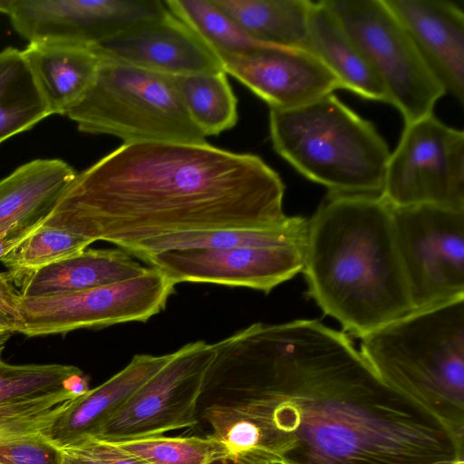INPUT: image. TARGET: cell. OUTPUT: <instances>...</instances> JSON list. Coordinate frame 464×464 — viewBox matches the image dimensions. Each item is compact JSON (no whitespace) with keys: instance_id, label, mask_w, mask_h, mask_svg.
I'll return each mask as SVG.
<instances>
[{"instance_id":"6da1fadb","label":"cell","mask_w":464,"mask_h":464,"mask_svg":"<svg viewBox=\"0 0 464 464\" xmlns=\"http://www.w3.org/2000/svg\"><path fill=\"white\" fill-rule=\"evenodd\" d=\"M286 464H464V437L385 383L316 319L249 325Z\"/></svg>"},{"instance_id":"7a4b0ae2","label":"cell","mask_w":464,"mask_h":464,"mask_svg":"<svg viewBox=\"0 0 464 464\" xmlns=\"http://www.w3.org/2000/svg\"><path fill=\"white\" fill-rule=\"evenodd\" d=\"M284 195L255 154L207 141L122 143L76 174L43 226L126 250L174 233L281 224Z\"/></svg>"},{"instance_id":"3957f363","label":"cell","mask_w":464,"mask_h":464,"mask_svg":"<svg viewBox=\"0 0 464 464\" xmlns=\"http://www.w3.org/2000/svg\"><path fill=\"white\" fill-rule=\"evenodd\" d=\"M306 295L356 337L413 311L392 208L380 196L328 192L308 220Z\"/></svg>"},{"instance_id":"277c9868","label":"cell","mask_w":464,"mask_h":464,"mask_svg":"<svg viewBox=\"0 0 464 464\" xmlns=\"http://www.w3.org/2000/svg\"><path fill=\"white\" fill-rule=\"evenodd\" d=\"M360 353L385 383L464 437V298L363 335Z\"/></svg>"},{"instance_id":"5b68a950","label":"cell","mask_w":464,"mask_h":464,"mask_svg":"<svg viewBox=\"0 0 464 464\" xmlns=\"http://www.w3.org/2000/svg\"><path fill=\"white\" fill-rule=\"evenodd\" d=\"M269 133L274 150L328 192L381 194L388 144L334 93L294 109H270Z\"/></svg>"},{"instance_id":"8992f818","label":"cell","mask_w":464,"mask_h":464,"mask_svg":"<svg viewBox=\"0 0 464 464\" xmlns=\"http://www.w3.org/2000/svg\"><path fill=\"white\" fill-rule=\"evenodd\" d=\"M99 57L94 82L66 114L81 131L123 143L206 141L173 76Z\"/></svg>"},{"instance_id":"52a82bcc","label":"cell","mask_w":464,"mask_h":464,"mask_svg":"<svg viewBox=\"0 0 464 464\" xmlns=\"http://www.w3.org/2000/svg\"><path fill=\"white\" fill-rule=\"evenodd\" d=\"M410 123L433 114L447 92L384 0H325Z\"/></svg>"},{"instance_id":"ba28073f","label":"cell","mask_w":464,"mask_h":464,"mask_svg":"<svg viewBox=\"0 0 464 464\" xmlns=\"http://www.w3.org/2000/svg\"><path fill=\"white\" fill-rule=\"evenodd\" d=\"M380 196L392 208L432 205L464 211V132L433 114L405 124Z\"/></svg>"},{"instance_id":"9c48e42d","label":"cell","mask_w":464,"mask_h":464,"mask_svg":"<svg viewBox=\"0 0 464 464\" xmlns=\"http://www.w3.org/2000/svg\"><path fill=\"white\" fill-rule=\"evenodd\" d=\"M392 216L413 311L464 298V211L417 205Z\"/></svg>"},{"instance_id":"30bf717a","label":"cell","mask_w":464,"mask_h":464,"mask_svg":"<svg viewBox=\"0 0 464 464\" xmlns=\"http://www.w3.org/2000/svg\"><path fill=\"white\" fill-rule=\"evenodd\" d=\"M175 285L161 271L150 266L136 277L81 292L21 295L17 333L33 337L146 322L165 308Z\"/></svg>"},{"instance_id":"8fae6325","label":"cell","mask_w":464,"mask_h":464,"mask_svg":"<svg viewBox=\"0 0 464 464\" xmlns=\"http://www.w3.org/2000/svg\"><path fill=\"white\" fill-rule=\"evenodd\" d=\"M214 354L213 343L205 341L189 343L172 353L171 359L92 438L114 441L197 426L198 402Z\"/></svg>"},{"instance_id":"7c38bea8","label":"cell","mask_w":464,"mask_h":464,"mask_svg":"<svg viewBox=\"0 0 464 464\" xmlns=\"http://www.w3.org/2000/svg\"><path fill=\"white\" fill-rule=\"evenodd\" d=\"M167 12L160 0H10L6 14L29 43L95 45Z\"/></svg>"},{"instance_id":"4fadbf2b","label":"cell","mask_w":464,"mask_h":464,"mask_svg":"<svg viewBox=\"0 0 464 464\" xmlns=\"http://www.w3.org/2000/svg\"><path fill=\"white\" fill-rule=\"evenodd\" d=\"M306 240L272 247L187 248L140 257L175 285L211 283L268 294L302 272Z\"/></svg>"},{"instance_id":"5bb4252c","label":"cell","mask_w":464,"mask_h":464,"mask_svg":"<svg viewBox=\"0 0 464 464\" xmlns=\"http://www.w3.org/2000/svg\"><path fill=\"white\" fill-rule=\"evenodd\" d=\"M219 60L226 74L236 78L270 109L301 107L343 89L326 65L305 49L259 44Z\"/></svg>"},{"instance_id":"9a60e30c","label":"cell","mask_w":464,"mask_h":464,"mask_svg":"<svg viewBox=\"0 0 464 464\" xmlns=\"http://www.w3.org/2000/svg\"><path fill=\"white\" fill-rule=\"evenodd\" d=\"M92 47L102 57L169 76L223 71L212 49L169 11Z\"/></svg>"},{"instance_id":"2e32d148","label":"cell","mask_w":464,"mask_h":464,"mask_svg":"<svg viewBox=\"0 0 464 464\" xmlns=\"http://www.w3.org/2000/svg\"><path fill=\"white\" fill-rule=\"evenodd\" d=\"M404 25L426 63L464 102V14L447 0H384Z\"/></svg>"},{"instance_id":"e0dca14e","label":"cell","mask_w":464,"mask_h":464,"mask_svg":"<svg viewBox=\"0 0 464 464\" xmlns=\"http://www.w3.org/2000/svg\"><path fill=\"white\" fill-rule=\"evenodd\" d=\"M171 357L172 353L134 355L121 371L105 382L73 399L45 436L61 449L92 438Z\"/></svg>"},{"instance_id":"ac0fdd59","label":"cell","mask_w":464,"mask_h":464,"mask_svg":"<svg viewBox=\"0 0 464 464\" xmlns=\"http://www.w3.org/2000/svg\"><path fill=\"white\" fill-rule=\"evenodd\" d=\"M23 54L52 115H66L82 101L100 65L92 45L74 43H29Z\"/></svg>"},{"instance_id":"d6986e66","label":"cell","mask_w":464,"mask_h":464,"mask_svg":"<svg viewBox=\"0 0 464 464\" xmlns=\"http://www.w3.org/2000/svg\"><path fill=\"white\" fill-rule=\"evenodd\" d=\"M149 267L119 249H84L28 274L15 285L23 297H44L81 292L144 274Z\"/></svg>"},{"instance_id":"ffe728a7","label":"cell","mask_w":464,"mask_h":464,"mask_svg":"<svg viewBox=\"0 0 464 464\" xmlns=\"http://www.w3.org/2000/svg\"><path fill=\"white\" fill-rule=\"evenodd\" d=\"M305 50L317 56L343 89L362 98L388 103L387 91L325 0L313 2Z\"/></svg>"},{"instance_id":"44dd1931","label":"cell","mask_w":464,"mask_h":464,"mask_svg":"<svg viewBox=\"0 0 464 464\" xmlns=\"http://www.w3.org/2000/svg\"><path fill=\"white\" fill-rule=\"evenodd\" d=\"M58 159L34 160L0 180V233L19 222H42L76 176Z\"/></svg>"},{"instance_id":"7402d4cb","label":"cell","mask_w":464,"mask_h":464,"mask_svg":"<svg viewBox=\"0 0 464 464\" xmlns=\"http://www.w3.org/2000/svg\"><path fill=\"white\" fill-rule=\"evenodd\" d=\"M254 41L305 49L313 2L309 0H213Z\"/></svg>"},{"instance_id":"603a6c76","label":"cell","mask_w":464,"mask_h":464,"mask_svg":"<svg viewBox=\"0 0 464 464\" xmlns=\"http://www.w3.org/2000/svg\"><path fill=\"white\" fill-rule=\"evenodd\" d=\"M308 219L287 217L281 224L255 228L179 232L143 240L124 250L132 256L172 249L272 247L306 240Z\"/></svg>"},{"instance_id":"cb8c5ba5","label":"cell","mask_w":464,"mask_h":464,"mask_svg":"<svg viewBox=\"0 0 464 464\" xmlns=\"http://www.w3.org/2000/svg\"><path fill=\"white\" fill-rule=\"evenodd\" d=\"M52 115L23 51L0 52V144Z\"/></svg>"},{"instance_id":"d4e9b609","label":"cell","mask_w":464,"mask_h":464,"mask_svg":"<svg viewBox=\"0 0 464 464\" xmlns=\"http://www.w3.org/2000/svg\"><path fill=\"white\" fill-rule=\"evenodd\" d=\"M192 121L203 135H218L238 121L237 98L223 71L173 76Z\"/></svg>"},{"instance_id":"484cf974","label":"cell","mask_w":464,"mask_h":464,"mask_svg":"<svg viewBox=\"0 0 464 464\" xmlns=\"http://www.w3.org/2000/svg\"><path fill=\"white\" fill-rule=\"evenodd\" d=\"M63 388L80 397L90 390L89 378L73 365H16L0 359V405L37 398Z\"/></svg>"},{"instance_id":"4316f807","label":"cell","mask_w":464,"mask_h":464,"mask_svg":"<svg viewBox=\"0 0 464 464\" xmlns=\"http://www.w3.org/2000/svg\"><path fill=\"white\" fill-rule=\"evenodd\" d=\"M164 4L168 11L193 30L218 59L243 53L262 44L251 39L213 0H166Z\"/></svg>"},{"instance_id":"83f0119b","label":"cell","mask_w":464,"mask_h":464,"mask_svg":"<svg viewBox=\"0 0 464 464\" xmlns=\"http://www.w3.org/2000/svg\"><path fill=\"white\" fill-rule=\"evenodd\" d=\"M106 441L150 464H230L231 462V454L227 447L222 441L208 436L158 435Z\"/></svg>"},{"instance_id":"f1b7e54d","label":"cell","mask_w":464,"mask_h":464,"mask_svg":"<svg viewBox=\"0 0 464 464\" xmlns=\"http://www.w3.org/2000/svg\"><path fill=\"white\" fill-rule=\"evenodd\" d=\"M92 243L88 237L42 225L16 245L1 262L16 284L28 274L72 256Z\"/></svg>"},{"instance_id":"f546056e","label":"cell","mask_w":464,"mask_h":464,"mask_svg":"<svg viewBox=\"0 0 464 464\" xmlns=\"http://www.w3.org/2000/svg\"><path fill=\"white\" fill-rule=\"evenodd\" d=\"M76 397L69 389L0 405V440L44 433Z\"/></svg>"},{"instance_id":"4dcf8cb0","label":"cell","mask_w":464,"mask_h":464,"mask_svg":"<svg viewBox=\"0 0 464 464\" xmlns=\"http://www.w3.org/2000/svg\"><path fill=\"white\" fill-rule=\"evenodd\" d=\"M63 450L44 433L0 440V464H63Z\"/></svg>"},{"instance_id":"1f68e13d","label":"cell","mask_w":464,"mask_h":464,"mask_svg":"<svg viewBox=\"0 0 464 464\" xmlns=\"http://www.w3.org/2000/svg\"><path fill=\"white\" fill-rule=\"evenodd\" d=\"M62 450L88 464H150L111 442L94 438Z\"/></svg>"},{"instance_id":"d6a6232c","label":"cell","mask_w":464,"mask_h":464,"mask_svg":"<svg viewBox=\"0 0 464 464\" xmlns=\"http://www.w3.org/2000/svg\"><path fill=\"white\" fill-rule=\"evenodd\" d=\"M21 295L9 272H0V356L20 323Z\"/></svg>"},{"instance_id":"836d02e7","label":"cell","mask_w":464,"mask_h":464,"mask_svg":"<svg viewBox=\"0 0 464 464\" xmlns=\"http://www.w3.org/2000/svg\"><path fill=\"white\" fill-rule=\"evenodd\" d=\"M43 222H19L0 233V261L16 245L39 228Z\"/></svg>"},{"instance_id":"e575fe53","label":"cell","mask_w":464,"mask_h":464,"mask_svg":"<svg viewBox=\"0 0 464 464\" xmlns=\"http://www.w3.org/2000/svg\"><path fill=\"white\" fill-rule=\"evenodd\" d=\"M63 464H88L82 459L63 451Z\"/></svg>"},{"instance_id":"d590c367","label":"cell","mask_w":464,"mask_h":464,"mask_svg":"<svg viewBox=\"0 0 464 464\" xmlns=\"http://www.w3.org/2000/svg\"><path fill=\"white\" fill-rule=\"evenodd\" d=\"M10 0L0 1V12L6 14Z\"/></svg>"},{"instance_id":"8d00e7d4","label":"cell","mask_w":464,"mask_h":464,"mask_svg":"<svg viewBox=\"0 0 464 464\" xmlns=\"http://www.w3.org/2000/svg\"><path fill=\"white\" fill-rule=\"evenodd\" d=\"M221 464H229V463H221Z\"/></svg>"},{"instance_id":"74e56055","label":"cell","mask_w":464,"mask_h":464,"mask_svg":"<svg viewBox=\"0 0 464 464\" xmlns=\"http://www.w3.org/2000/svg\"><path fill=\"white\" fill-rule=\"evenodd\" d=\"M221 464V463H220Z\"/></svg>"}]
</instances>
